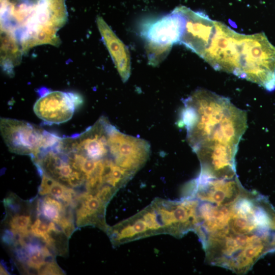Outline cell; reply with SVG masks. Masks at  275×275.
Masks as SVG:
<instances>
[{"label": "cell", "mask_w": 275, "mask_h": 275, "mask_svg": "<svg viewBox=\"0 0 275 275\" xmlns=\"http://www.w3.org/2000/svg\"><path fill=\"white\" fill-rule=\"evenodd\" d=\"M178 125L200 162V176L227 179L236 175L235 157L247 128V116L227 97L198 89L183 101Z\"/></svg>", "instance_id": "cell-1"}, {"label": "cell", "mask_w": 275, "mask_h": 275, "mask_svg": "<svg viewBox=\"0 0 275 275\" xmlns=\"http://www.w3.org/2000/svg\"><path fill=\"white\" fill-rule=\"evenodd\" d=\"M194 52L215 70L254 83L266 70L270 57L269 40L263 33L239 34L210 18Z\"/></svg>", "instance_id": "cell-2"}, {"label": "cell", "mask_w": 275, "mask_h": 275, "mask_svg": "<svg viewBox=\"0 0 275 275\" xmlns=\"http://www.w3.org/2000/svg\"><path fill=\"white\" fill-rule=\"evenodd\" d=\"M67 16L65 0H1V31L14 37L23 52L41 44L58 46L57 33Z\"/></svg>", "instance_id": "cell-3"}, {"label": "cell", "mask_w": 275, "mask_h": 275, "mask_svg": "<svg viewBox=\"0 0 275 275\" xmlns=\"http://www.w3.org/2000/svg\"><path fill=\"white\" fill-rule=\"evenodd\" d=\"M1 132L10 151L31 156L43 145L48 131L27 122L1 118Z\"/></svg>", "instance_id": "cell-4"}, {"label": "cell", "mask_w": 275, "mask_h": 275, "mask_svg": "<svg viewBox=\"0 0 275 275\" xmlns=\"http://www.w3.org/2000/svg\"><path fill=\"white\" fill-rule=\"evenodd\" d=\"M184 27V17L177 7L167 15L144 22L140 33L145 42L172 47L180 43Z\"/></svg>", "instance_id": "cell-5"}, {"label": "cell", "mask_w": 275, "mask_h": 275, "mask_svg": "<svg viewBox=\"0 0 275 275\" xmlns=\"http://www.w3.org/2000/svg\"><path fill=\"white\" fill-rule=\"evenodd\" d=\"M82 102L79 95L72 93L52 91L43 94L35 102V114L49 124H60L69 120L75 108Z\"/></svg>", "instance_id": "cell-6"}, {"label": "cell", "mask_w": 275, "mask_h": 275, "mask_svg": "<svg viewBox=\"0 0 275 275\" xmlns=\"http://www.w3.org/2000/svg\"><path fill=\"white\" fill-rule=\"evenodd\" d=\"M191 185L199 199L215 205H225L234 201L244 189L237 176L214 179L199 175Z\"/></svg>", "instance_id": "cell-7"}, {"label": "cell", "mask_w": 275, "mask_h": 275, "mask_svg": "<svg viewBox=\"0 0 275 275\" xmlns=\"http://www.w3.org/2000/svg\"><path fill=\"white\" fill-rule=\"evenodd\" d=\"M96 23L105 45L113 60L121 79L126 82L131 72L130 57L126 45L103 18L97 16Z\"/></svg>", "instance_id": "cell-8"}, {"label": "cell", "mask_w": 275, "mask_h": 275, "mask_svg": "<svg viewBox=\"0 0 275 275\" xmlns=\"http://www.w3.org/2000/svg\"><path fill=\"white\" fill-rule=\"evenodd\" d=\"M1 63L3 69L11 74L13 68L21 60L22 49L18 42L10 34L1 31Z\"/></svg>", "instance_id": "cell-9"}, {"label": "cell", "mask_w": 275, "mask_h": 275, "mask_svg": "<svg viewBox=\"0 0 275 275\" xmlns=\"http://www.w3.org/2000/svg\"><path fill=\"white\" fill-rule=\"evenodd\" d=\"M41 183L39 187V194L50 195L65 203V205L73 206L77 196L75 190L68 187L51 178L42 175Z\"/></svg>", "instance_id": "cell-10"}, {"label": "cell", "mask_w": 275, "mask_h": 275, "mask_svg": "<svg viewBox=\"0 0 275 275\" xmlns=\"http://www.w3.org/2000/svg\"><path fill=\"white\" fill-rule=\"evenodd\" d=\"M66 205L55 199L53 197L46 196L42 201L38 200L37 204V212L38 216L42 214L48 221H51L58 224L62 218L65 211Z\"/></svg>", "instance_id": "cell-11"}, {"label": "cell", "mask_w": 275, "mask_h": 275, "mask_svg": "<svg viewBox=\"0 0 275 275\" xmlns=\"http://www.w3.org/2000/svg\"><path fill=\"white\" fill-rule=\"evenodd\" d=\"M46 220H42L38 217L34 223L31 226L30 232L48 245L50 240L49 233L51 230L56 229L57 227L53 222L47 223Z\"/></svg>", "instance_id": "cell-12"}, {"label": "cell", "mask_w": 275, "mask_h": 275, "mask_svg": "<svg viewBox=\"0 0 275 275\" xmlns=\"http://www.w3.org/2000/svg\"><path fill=\"white\" fill-rule=\"evenodd\" d=\"M145 43V49L149 64L156 66L160 64L169 54L172 47L162 46L149 42Z\"/></svg>", "instance_id": "cell-13"}, {"label": "cell", "mask_w": 275, "mask_h": 275, "mask_svg": "<svg viewBox=\"0 0 275 275\" xmlns=\"http://www.w3.org/2000/svg\"><path fill=\"white\" fill-rule=\"evenodd\" d=\"M31 216L30 215L16 214L12 216L9 221L11 230L24 237L29 235L31 227Z\"/></svg>", "instance_id": "cell-14"}, {"label": "cell", "mask_w": 275, "mask_h": 275, "mask_svg": "<svg viewBox=\"0 0 275 275\" xmlns=\"http://www.w3.org/2000/svg\"><path fill=\"white\" fill-rule=\"evenodd\" d=\"M143 219L148 230L157 231L161 229L155 212H145L143 215Z\"/></svg>", "instance_id": "cell-15"}, {"label": "cell", "mask_w": 275, "mask_h": 275, "mask_svg": "<svg viewBox=\"0 0 275 275\" xmlns=\"http://www.w3.org/2000/svg\"><path fill=\"white\" fill-rule=\"evenodd\" d=\"M38 273L40 274H63L64 272L53 260L43 265L38 270Z\"/></svg>", "instance_id": "cell-16"}, {"label": "cell", "mask_w": 275, "mask_h": 275, "mask_svg": "<svg viewBox=\"0 0 275 275\" xmlns=\"http://www.w3.org/2000/svg\"><path fill=\"white\" fill-rule=\"evenodd\" d=\"M131 225L137 236L138 235L140 236V234L147 232L149 230L143 219L135 221Z\"/></svg>", "instance_id": "cell-17"}, {"label": "cell", "mask_w": 275, "mask_h": 275, "mask_svg": "<svg viewBox=\"0 0 275 275\" xmlns=\"http://www.w3.org/2000/svg\"><path fill=\"white\" fill-rule=\"evenodd\" d=\"M8 272L5 269L3 266L1 265V274H8Z\"/></svg>", "instance_id": "cell-18"}]
</instances>
